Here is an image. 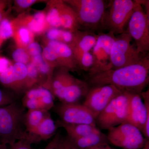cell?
Here are the masks:
<instances>
[{"instance_id":"1","label":"cell","mask_w":149,"mask_h":149,"mask_svg":"<svg viewBox=\"0 0 149 149\" xmlns=\"http://www.w3.org/2000/svg\"><path fill=\"white\" fill-rule=\"evenodd\" d=\"M149 58L146 55L136 64L111 69L89 76L93 87L112 85L121 92L141 95L149 83Z\"/></svg>"},{"instance_id":"2","label":"cell","mask_w":149,"mask_h":149,"mask_svg":"<svg viewBox=\"0 0 149 149\" xmlns=\"http://www.w3.org/2000/svg\"><path fill=\"white\" fill-rule=\"evenodd\" d=\"M26 109L17 101L0 107V142L6 148L22 139H27L24 125Z\"/></svg>"},{"instance_id":"3","label":"cell","mask_w":149,"mask_h":149,"mask_svg":"<svg viewBox=\"0 0 149 149\" xmlns=\"http://www.w3.org/2000/svg\"><path fill=\"white\" fill-rule=\"evenodd\" d=\"M69 3L76 13L80 27L84 30H98L105 26L106 6L102 0H74Z\"/></svg>"},{"instance_id":"4","label":"cell","mask_w":149,"mask_h":149,"mask_svg":"<svg viewBox=\"0 0 149 149\" xmlns=\"http://www.w3.org/2000/svg\"><path fill=\"white\" fill-rule=\"evenodd\" d=\"M132 40L127 30L116 37L110 55L111 69L136 64L147 55L139 53L131 44Z\"/></svg>"},{"instance_id":"5","label":"cell","mask_w":149,"mask_h":149,"mask_svg":"<svg viewBox=\"0 0 149 149\" xmlns=\"http://www.w3.org/2000/svg\"><path fill=\"white\" fill-rule=\"evenodd\" d=\"M108 131L109 143L123 149H142L148 141L139 128L128 123L112 127Z\"/></svg>"},{"instance_id":"6","label":"cell","mask_w":149,"mask_h":149,"mask_svg":"<svg viewBox=\"0 0 149 149\" xmlns=\"http://www.w3.org/2000/svg\"><path fill=\"white\" fill-rule=\"evenodd\" d=\"M129 101V114L127 123L141 130L146 139H149V92L141 95L126 93Z\"/></svg>"},{"instance_id":"7","label":"cell","mask_w":149,"mask_h":149,"mask_svg":"<svg viewBox=\"0 0 149 149\" xmlns=\"http://www.w3.org/2000/svg\"><path fill=\"white\" fill-rule=\"evenodd\" d=\"M136 2L137 5L128 22L127 31L135 40L138 52L146 55L149 51V15L144 12L141 4Z\"/></svg>"},{"instance_id":"8","label":"cell","mask_w":149,"mask_h":149,"mask_svg":"<svg viewBox=\"0 0 149 149\" xmlns=\"http://www.w3.org/2000/svg\"><path fill=\"white\" fill-rule=\"evenodd\" d=\"M136 1L132 0H113L110 1L108 14L106 13L105 26L109 32L121 34L135 10Z\"/></svg>"},{"instance_id":"9","label":"cell","mask_w":149,"mask_h":149,"mask_svg":"<svg viewBox=\"0 0 149 149\" xmlns=\"http://www.w3.org/2000/svg\"><path fill=\"white\" fill-rule=\"evenodd\" d=\"M122 93L112 85L93 87L89 89L85 96L83 104L91 111L97 118L108 104Z\"/></svg>"},{"instance_id":"10","label":"cell","mask_w":149,"mask_h":149,"mask_svg":"<svg viewBox=\"0 0 149 149\" xmlns=\"http://www.w3.org/2000/svg\"><path fill=\"white\" fill-rule=\"evenodd\" d=\"M54 109L60 120L65 123L96 125L95 117L83 104L61 103Z\"/></svg>"},{"instance_id":"11","label":"cell","mask_w":149,"mask_h":149,"mask_svg":"<svg viewBox=\"0 0 149 149\" xmlns=\"http://www.w3.org/2000/svg\"><path fill=\"white\" fill-rule=\"evenodd\" d=\"M54 97L48 88L43 86L31 88L23 97L22 105L27 109L49 111L54 107Z\"/></svg>"},{"instance_id":"12","label":"cell","mask_w":149,"mask_h":149,"mask_svg":"<svg viewBox=\"0 0 149 149\" xmlns=\"http://www.w3.org/2000/svg\"><path fill=\"white\" fill-rule=\"evenodd\" d=\"M27 70L26 65L15 63L0 74V83L17 92L27 90Z\"/></svg>"},{"instance_id":"13","label":"cell","mask_w":149,"mask_h":149,"mask_svg":"<svg viewBox=\"0 0 149 149\" xmlns=\"http://www.w3.org/2000/svg\"><path fill=\"white\" fill-rule=\"evenodd\" d=\"M89 85L87 82L75 78L67 70L63 81V100L61 103H76L87 95Z\"/></svg>"},{"instance_id":"14","label":"cell","mask_w":149,"mask_h":149,"mask_svg":"<svg viewBox=\"0 0 149 149\" xmlns=\"http://www.w3.org/2000/svg\"><path fill=\"white\" fill-rule=\"evenodd\" d=\"M72 35V40L68 46L71 48L77 62L80 56L93 49L97 42L98 35L91 31L79 30L73 32Z\"/></svg>"},{"instance_id":"15","label":"cell","mask_w":149,"mask_h":149,"mask_svg":"<svg viewBox=\"0 0 149 149\" xmlns=\"http://www.w3.org/2000/svg\"><path fill=\"white\" fill-rule=\"evenodd\" d=\"M58 127L49 112L36 129L32 133L27 134L26 140L32 144L47 141L55 134Z\"/></svg>"},{"instance_id":"16","label":"cell","mask_w":149,"mask_h":149,"mask_svg":"<svg viewBox=\"0 0 149 149\" xmlns=\"http://www.w3.org/2000/svg\"><path fill=\"white\" fill-rule=\"evenodd\" d=\"M52 48L58 59L59 66L68 69L77 68V64L70 47L67 44L57 41H49L47 45Z\"/></svg>"},{"instance_id":"17","label":"cell","mask_w":149,"mask_h":149,"mask_svg":"<svg viewBox=\"0 0 149 149\" xmlns=\"http://www.w3.org/2000/svg\"><path fill=\"white\" fill-rule=\"evenodd\" d=\"M60 19L61 27L68 29L72 33L80 28L76 13L71 7L58 1L56 4Z\"/></svg>"},{"instance_id":"18","label":"cell","mask_w":149,"mask_h":149,"mask_svg":"<svg viewBox=\"0 0 149 149\" xmlns=\"http://www.w3.org/2000/svg\"><path fill=\"white\" fill-rule=\"evenodd\" d=\"M56 123L58 127H61L65 129L68 137H83L102 133L96 125L86 124H69L63 122L60 120H57Z\"/></svg>"},{"instance_id":"19","label":"cell","mask_w":149,"mask_h":149,"mask_svg":"<svg viewBox=\"0 0 149 149\" xmlns=\"http://www.w3.org/2000/svg\"><path fill=\"white\" fill-rule=\"evenodd\" d=\"M66 137L77 149H86L109 143L107 135L102 132L99 134H92L83 137Z\"/></svg>"},{"instance_id":"20","label":"cell","mask_w":149,"mask_h":149,"mask_svg":"<svg viewBox=\"0 0 149 149\" xmlns=\"http://www.w3.org/2000/svg\"><path fill=\"white\" fill-rule=\"evenodd\" d=\"M128 114L129 101L128 96L126 93L122 92L117 97V105L112 127L127 123Z\"/></svg>"},{"instance_id":"21","label":"cell","mask_w":149,"mask_h":149,"mask_svg":"<svg viewBox=\"0 0 149 149\" xmlns=\"http://www.w3.org/2000/svg\"><path fill=\"white\" fill-rule=\"evenodd\" d=\"M117 97L108 104L96 118V125L101 129L108 130L112 127L117 105Z\"/></svg>"},{"instance_id":"22","label":"cell","mask_w":149,"mask_h":149,"mask_svg":"<svg viewBox=\"0 0 149 149\" xmlns=\"http://www.w3.org/2000/svg\"><path fill=\"white\" fill-rule=\"evenodd\" d=\"M48 112L37 109H29L26 112L24 125L27 134L32 133L36 129Z\"/></svg>"},{"instance_id":"23","label":"cell","mask_w":149,"mask_h":149,"mask_svg":"<svg viewBox=\"0 0 149 149\" xmlns=\"http://www.w3.org/2000/svg\"><path fill=\"white\" fill-rule=\"evenodd\" d=\"M31 62L37 67L40 74V81L42 78L47 77L49 82V88L53 76L52 68L53 67L45 60L42 54L32 57Z\"/></svg>"},{"instance_id":"24","label":"cell","mask_w":149,"mask_h":149,"mask_svg":"<svg viewBox=\"0 0 149 149\" xmlns=\"http://www.w3.org/2000/svg\"><path fill=\"white\" fill-rule=\"evenodd\" d=\"M46 16L43 12H38L29 20L27 24V27L32 32L35 34H40L45 28L47 22Z\"/></svg>"},{"instance_id":"25","label":"cell","mask_w":149,"mask_h":149,"mask_svg":"<svg viewBox=\"0 0 149 149\" xmlns=\"http://www.w3.org/2000/svg\"><path fill=\"white\" fill-rule=\"evenodd\" d=\"M13 27L12 23L8 19L5 18L0 22V39L7 40L13 36Z\"/></svg>"},{"instance_id":"26","label":"cell","mask_w":149,"mask_h":149,"mask_svg":"<svg viewBox=\"0 0 149 149\" xmlns=\"http://www.w3.org/2000/svg\"><path fill=\"white\" fill-rule=\"evenodd\" d=\"M32 34L27 27H20L17 33V41L22 47L27 46L32 42Z\"/></svg>"},{"instance_id":"27","label":"cell","mask_w":149,"mask_h":149,"mask_svg":"<svg viewBox=\"0 0 149 149\" xmlns=\"http://www.w3.org/2000/svg\"><path fill=\"white\" fill-rule=\"evenodd\" d=\"M46 22L52 28H58L61 27L60 19L58 10L56 6L49 11L46 17Z\"/></svg>"},{"instance_id":"28","label":"cell","mask_w":149,"mask_h":149,"mask_svg":"<svg viewBox=\"0 0 149 149\" xmlns=\"http://www.w3.org/2000/svg\"><path fill=\"white\" fill-rule=\"evenodd\" d=\"M77 65L85 71H89L93 64V57L90 52L82 55L77 60Z\"/></svg>"},{"instance_id":"29","label":"cell","mask_w":149,"mask_h":149,"mask_svg":"<svg viewBox=\"0 0 149 149\" xmlns=\"http://www.w3.org/2000/svg\"><path fill=\"white\" fill-rule=\"evenodd\" d=\"M12 57L16 63L26 65L29 61L30 56L26 49L20 47L14 51Z\"/></svg>"},{"instance_id":"30","label":"cell","mask_w":149,"mask_h":149,"mask_svg":"<svg viewBox=\"0 0 149 149\" xmlns=\"http://www.w3.org/2000/svg\"><path fill=\"white\" fill-rule=\"evenodd\" d=\"M56 149H77L72 145L67 137H62L59 134L55 136Z\"/></svg>"},{"instance_id":"31","label":"cell","mask_w":149,"mask_h":149,"mask_svg":"<svg viewBox=\"0 0 149 149\" xmlns=\"http://www.w3.org/2000/svg\"><path fill=\"white\" fill-rule=\"evenodd\" d=\"M63 30L59 28H51L47 33V37L50 41H57L63 42Z\"/></svg>"},{"instance_id":"32","label":"cell","mask_w":149,"mask_h":149,"mask_svg":"<svg viewBox=\"0 0 149 149\" xmlns=\"http://www.w3.org/2000/svg\"><path fill=\"white\" fill-rule=\"evenodd\" d=\"M15 101L16 100L13 95L0 89V107L7 105Z\"/></svg>"},{"instance_id":"33","label":"cell","mask_w":149,"mask_h":149,"mask_svg":"<svg viewBox=\"0 0 149 149\" xmlns=\"http://www.w3.org/2000/svg\"><path fill=\"white\" fill-rule=\"evenodd\" d=\"M32 144L26 140L22 139L6 147V149H32Z\"/></svg>"},{"instance_id":"34","label":"cell","mask_w":149,"mask_h":149,"mask_svg":"<svg viewBox=\"0 0 149 149\" xmlns=\"http://www.w3.org/2000/svg\"><path fill=\"white\" fill-rule=\"evenodd\" d=\"M29 56L32 57L42 54V49L39 43L36 42H32L27 46V50Z\"/></svg>"},{"instance_id":"35","label":"cell","mask_w":149,"mask_h":149,"mask_svg":"<svg viewBox=\"0 0 149 149\" xmlns=\"http://www.w3.org/2000/svg\"><path fill=\"white\" fill-rule=\"evenodd\" d=\"M11 65L8 59L3 57H0V74L7 69Z\"/></svg>"},{"instance_id":"36","label":"cell","mask_w":149,"mask_h":149,"mask_svg":"<svg viewBox=\"0 0 149 149\" xmlns=\"http://www.w3.org/2000/svg\"><path fill=\"white\" fill-rule=\"evenodd\" d=\"M37 1L35 0H17L16 3L18 6L22 8H27Z\"/></svg>"},{"instance_id":"37","label":"cell","mask_w":149,"mask_h":149,"mask_svg":"<svg viewBox=\"0 0 149 149\" xmlns=\"http://www.w3.org/2000/svg\"><path fill=\"white\" fill-rule=\"evenodd\" d=\"M6 3L4 1H0V22L5 18Z\"/></svg>"},{"instance_id":"38","label":"cell","mask_w":149,"mask_h":149,"mask_svg":"<svg viewBox=\"0 0 149 149\" xmlns=\"http://www.w3.org/2000/svg\"><path fill=\"white\" fill-rule=\"evenodd\" d=\"M110 146L109 143L102 144L99 146H95L86 149H109Z\"/></svg>"},{"instance_id":"39","label":"cell","mask_w":149,"mask_h":149,"mask_svg":"<svg viewBox=\"0 0 149 149\" xmlns=\"http://www.w3.org/2000/svg\"><path fill=\"white\" fill-rule=\"evenodd\" d=\"M43 149H56L55 137H54V139L48 144L47 146Z\"/></svg>"},{"instance_id":"40","label":"cell","mask_w":149,"mask_h":149,"mask_svg":"<svg viewBox=\"0 0 149 149\" xmlns=\"http://www.w3.org/2000/svg\"><path fill=\"white\" fill-rule=\"evenodd\" d=\"M143 149H149V140H148L147 142H146V144H145V146L143 147V148H142Z\"/></svg>"},{"instance_id":"41","label":"cell","mask_w":149,"mask_h":149,"mask_svg":"<svg viewBox=\"0 0 149 149\" xmlns=\"http://www.w3.org/2000/svg\"><path fill=\"white\" fill-rule=\"evenodd\" d=\"M0 149H6V148L3 147L0 142Z\"/></svg>"},{"instance_id":"42","label":"cell","mask_w":149,"mask_h":149,"mask_svg":"<svg viewBox=\"0 0 149 149\" xmlns=\"http://www.w3.org/2000/svg\"><path fill=\"white\" fill-rule=\"evenodd\" d=\"M3 40H1V39H0V46L1 45L2 43L3 42Z\"/></svg>"}]
</instances>
